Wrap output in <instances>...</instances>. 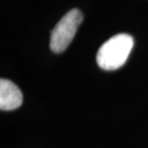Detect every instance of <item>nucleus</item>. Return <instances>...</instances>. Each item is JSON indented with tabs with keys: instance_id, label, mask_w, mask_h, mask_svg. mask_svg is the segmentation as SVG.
Segmentation results:
<instances>
[{
	"instance_id": "7ed1b4c3",
	"label": "nucleus",
	"mask_w": 148,
	"mask_h": 148,
	"mask_svg": "<svg viewBox=\"0 0 148 148\" xmlns=\"http://www.w3.org/2000/svg\"><path fill=\"white\" fill-rule=\"evenodd\" d=\"M23 95L21 90L8 79L0 80V109L2 111L16 110L22 104Z\"/></svg>"
},
{
	"instance_id": "f257e3e1",
	"label": "nucleus",
	"mask_w": 148,
	"mask_h": 148,
	"mask_svg": "<svg viewBox=\"0 0 148 148\" xmlns=\"http://www.w3.org/2000/svg\"><path fill=\"white\" fill-rule=\"evenodd\" d=\"M134 46V38L130 34L120 33L109 38L98 51L97 63L104 70H115L126 63Z\"/></svg>"
},
{
	"instance_id": "f03ea898",
	"label": "nucleus",
	"mask_w": 148,
	"mask_h": 148,
	"mask_svg": "<svg viewBox=\"0 0 148 148\" xmlns=\"http://www.w3.org/2000/svg\"><path fill=\"white\" fill-rule=\"evenodd\" d=\"M82 19L84 16L78 9H71L60 19L51 34L49 46L54 53H62L68 47Z\"/></svg>"
}]
</instances>
